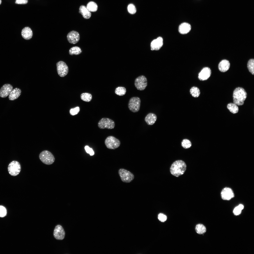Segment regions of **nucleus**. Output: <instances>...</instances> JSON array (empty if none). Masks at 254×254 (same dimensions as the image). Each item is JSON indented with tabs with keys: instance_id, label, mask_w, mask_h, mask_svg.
Returning <instances> with one entry per match:
<instances>
[{
	"instance_id": "nucleus-26",
	"label": "nucleus",
	"mask_w": 254,
	"mask_h": 254,
	"mask_svg": "<svg viewBox=\"0 0 254 254\" xmlns=\"http://www.w3.org/2000/svg\"><path fill=\"white\" fill-rule=\"evenodd\" d=\"M86 7L91 12H96L98 9L97 5L95 2L93 1L89 2L87 4Z\"/></svg>"
},
{
	"instance_id": "nucleus-3",
	"label": "nucleus",
	"mask_w": 254,
	"mask_h": 254,
	"mask_svg": "<svg viewBox=\"0 0 254 254\" xmlns=\"http://www.w3.org/2000/svg\"><path fill=\"white\" fill-rule=\"evenodd\" d=\"M39 157L41 162L47 165H51L54 162L55 158L53 154L48 151H44L40 153Z\"/></svg>"
},
{
	"instance_id": "nucleus-36",
	"label": "nucleus",
	"mask_w": 254,
	"mask_h": 254,
	"mask_svg": "<svg viewBox=\"0 0 254 254\" xmlns=\"http://www.w3.org/2000/svg\"><path fill=\"white\" fill-rule=\"evenodd\" d=\"M167 217L164 214L160 213L158 215V219L159 221L162 222H164L166 221L167 219Z\"/></svg>"
},
{
	"instance_id": "nucleus-17",
	"label": "nucleus",
	"mask_w": 254,
	"mask_h": 254,
	"mask_svg": "<svg viewBox=\"0 0 254 254\" xmlns=\"http://www.w3.org/2000/svg\"><path fill=\"white\" fill-rule=\"evenodd\" d=\"M230 67L229 61L226 60H222L219 63L218 68L221 72H225L227 71Z\"/></svg>"
},
{
	"instance_id": "nucleus-8",
	"label": "nucleus",
	"mask_w": 254,
	"mask_h": 254,
	"mask_svg": "<svg viewBox=\"0 0 254 254\" xmlns=\"http://www.w3.org/2000/svg\"><path fill=\"white\" fill-rule=\"evenodd\" d=\"M98 126L101 129H112L115 127V124L114 122L112 119L107 118H103L99 121Z\"/></svg>"
},
{
	"instance_id": "nucleus-34",
	"label": "nucleus",
	"mask_w": 254,
	"mask_h": 254,
	"mask_svg": "<svg viewBox=\"0 0 254 254\" xmlns=\"http://www.w3.org/2000/svg\"><path fill=\"white\" fill-rule=\"evenodd\" d=\"M79 107H77L71 109L70 111V113L71 115H74L77 114L79 112Z\"/></svg>"
},
{
	"instance_id": "nucleus-39",
	"label": "nucleus",
	"mask_w": 254,
	"mask_h": 254,
	"mask_svg": "<svg viewBox=\"0 0 254 254\" xmlns=\"http://www.w3.org/2000/svg\"><path fill=\"white\" fill-rule=\"evenodd\" d=\"M1 2H2L1 0H0V5L1 4Z\"/></svg>"
},
{
	"instance_id": "nucleus-33",
	"label": "nucleus",
	"mask_w": 254,
	"mask_h": 254,
	"mask_svg": "<svg viewBox=\"0 0 254 254\" xmlns=\"http://www.w3.org/2000/svg\"><path fill=\"white\" fill-rule=\"evenodd\" d=\"M128 12L131 14H133L136 12V9L135 6L132 4H129L127 7Z\"/></svg>"
},
{
	"instance_id": "nucleus-24",
	"label": "nucleus",
	"mask_w": 254,
	"mask_h": 254,
	"mask_svg": "<svg viewBox=\"0 0 254 254\" xmlns=\"http://www.w3.org/2000/svg\"><path fill=\"white\" fill-rule=\"evenodd\" d=\"M82 50L79 47L74 46L71 48L69 50V53L70 55H77L81 53Z\"/></svg>"
},
{
	"instance_id": "nucleus-13",
	"label": "nucleus",
	"mask_w": 254,
	"mask_h": 254,
	"mask_svg": "<svg viewBox=\"0 0 254 254\" xmlns=\"http://www.w3.org/2000/svg\"><path fill=\"white\" fill-rule=\"evenodd\" d=\"M67 40L70 43L75 44L79 40L80 35L79 33L77 31H72L69 32L67 36Z\"/></svg>"
},
{
	"instance_id": "nucleus-30",
	"label": "nucleus",
	"mask_w": 254,
	"mask_h": 254,
	"mask_svg": "<svg viewBox=\"0 0 254 254\" xmlns=\"http://www.w3.org/2000/svg\"><path fill=\"white\" fill-rule=\"evenodd\" d=\"M254 59H250L248 61L247 67L248 69L252 74L254 75Z\"/></svg>"
},
{
	"instance_id": "nucleus-5",
	"label": "nucleus",
	"mask_w": 254,
	"mask_h": 254,
	"mask_svg": "<svg viewBox=\"0 0 254 254\" xmlns=\"http://www.w3.org/2000/svg\"><path fill=\"white\" fill-rule=\"evenodd\" d=\"M118 173L121 180L124 183H130L134 178V175L132 173L125 169H120L119 170Z\"/></svg>"
},
{
	"instance_id": "nucleus-18",
	"label": "nucleus",
	"mask_w": 254,
	"mask_h": 254,
	"mask_svg": "<svg viewBox=\"0 0 254 254\" xmlns=\"http://www.w3.org/2000/svg\"><path fill=\"white\" fill-rule=\"evenodd\" d=\"M21 35L24 39L29 40L32 37L33 33L31 29L29 27H26L24 28L22 30Z\"/></svg>"
},
{
	"instance_id": "nucleus-21",
	"label": "nucleus",
	"mask_w": 254,
	"mask_h": 254,
	"mask_svg": "<svg viewBox=\"0 0 254 254\" xmlns=\"http://www.w3.org/2000/svg\"><path fill=\"white\" fill-rule=\"evenodd\" d=\"M21 93V90L16 88L13 89L9 93L8 96L9 99L11 101L15 100L19 97Z\"/></svg>"
},
{
	"instance_id": "nucleus-2",
	"label": "nucleus",
	"mask_w": 254,
	"mask_h": 254,
	"mask_svg": "<svg viewBox=\"0 0 254 254\" xmlns=\"http://www.w3.org/2000/svg\"><path fill=\"white\" fill-rule=\"evenodd\" d=\"M186 168V165L183 161L178 160L174 162L170 168L171 174L173 175L178 177L183 174Z\"/></svg>"
},
{
	"instance_id": "nucleus-29",
	"label": "nucleus",
	"mask_w": 254,
	"mask_h": 254,
	"mask_svg": "<svg viewBox=\"0 0 254 254\" xmlns=\"http://www.w3.org/2000/svg\"><path fill=\"white\" fill-rule=\"evenodd\" d=\"M80 97L82 100L86 102H90L92 99L91 94L88 93H82Z\"/></svg>"
},
{
	"instance_id": "nucleus-15",
	"label": "nucleus",
	"mask_w": 254,
	"mask_h": 254,
	"mask_svg": "<svg viewBox=\"0 0 254 254\" xmlns=\"http://www.w3.org/2000/svg\"><path fill=\"white\" fill-rule=\"evenodd\" d=\"M13 89V86L10 84H4L0 89V97L2 98L6 97Z\"/></svg>"
},
{
	"instance_id": "nucleus-31",
	"label": "nucleus",
	"mask_w": 254,
	"mask_h": 254,
	"mask_svg": "<svg viewBox=\"0 0 254 254\" xmlns=\"http://www.w3.org/2000/svg\"><path fill=\"white\" fill-rule=\"evenodd\" d=\"M192 145L191 142L187 139H183L181 142L182 147L185 149H188Z\"/></svg>"
},
{
	"instance_id": "nucleus-19",
	"label": "nucleus",
	"mask_w": 254,
	"mask_h": 254,
	"mask_svg": "<svg viewBox=\"0 0 254 254\" xmlns=\"http://www.w3.org/2000/svg\"><path fill=\"white\" fill-rule=\"evenodd\" d=\"M191 28V26L190 24L187 23H183L179 25V31L181 34H186L190 32Z\"/></svg>"
},
{
	"instance_id": "nucleus-16",
	"label": "nucleus",
	"mask_w": 254,
	"mask_h": 254,
	"mask_svg": "<svg viewBox=\"0 0 254 254\" xmlns=\"http://www.w3.org/2000/svg\"><path fill=\"white\" fill-rule=\"evenodd\" d=\"M163 44V39L160 37L154 40L151 42V50H159Z\"/></svg>"
},
{
	"instance_id": "nucleus-28",
	"label": "nucleus",
	"mask_w": 254,
	"mask_h": 254,
	"mask_svg": "<svg viewBox=\"0 0 254 254\" xmlns=\"http://www.w3.org/2000/svg\"><path fill=\"white\" fill-rule=\"evenodd\" d=\"M126 92V88L123 87L119 86L117 88L115 89V93L117 95L119 96H122L125 95Z\"/></svg>"
},
{
	"instance_id": "nucleus-25",
	"label": "nucleus",
	"mask_w": 254,
	"mask_h": 254,
	"mask_svg": "<svg viewBox=\"0 0 254 254\" xmlns=\"http://www.w3.org/2000/svg\"><path fill=\"white\" fill-rule=\"evenodd\" d=\"M195 230L196 232L199 234H203L205 233L206 231V229L205 226L200 224H198L196 226Z\"/></svg>"
},
{
	"instance_id": "nucleus-7",
	"label": "nucleus",
	"mask_w": 254,
	"mask_h": 254,
	"mask_svg": "<svg viewBox=\"0 0 254 254\" xmlns=\"http://www.w3.org/2000/svg\"><path fill=\"white\" fill-rule=\"evenodd\" d=\"M21 166L19 163L16 161L11 162L9 164L8 170L9 174L12 176H15L18 175L20 172Z\"/></svg>"
},
{
	"instance_id": "nucleus-37",
	"label": "nucleus",
	"mask_w": 254,
	"mask_h": 254,
	"mask_svg": "<svg viewBox=\"0 0 254 254\" xmlns=\"http://www.w3.org/2000/svg\"><path fill=\"white\" fill-rule=\"evenodd\" d=\"M85 149L86 152L89 154L90 155H93L94 154V153L92 149L90 148L88 146H86L85 147Z\"/></svg>"
},
{
	"instance_id": "nucleus-11",
	"label": "nucleus",
	"mask_w": 254,
	"mask_h": 254,
	"mask_svg": "<svg viewBox=\"0 0 254 254\" xmlns=\"http://www.w3.org/2000/svg\"><path fill=\"white\" fill-rule=\"evenodd\" d=\"M53 236L55 238L58 240H61L64 238L65 233L63 227L58 225L56 226L54 229Z\"/></svg>"
},
{
	"instance_id": "nucleus-38",
	"label": "nucleus",
	"mask_w": 254,
	"mask_h": 254,
	"mask_svg": "<svg viewBox=\"0 0 254 254\" xmlns=\"http://www.w3.org/2000/svg\"><path fill=\"white\" fill-rule=\"evenodd\" d=\"M28 0H16L15 3L19 4H27Z\"/></svg>"
},
{
	"instance_id": "nucleus-12",
	"label": "nucleus",
	"mask_w": 254,
	"mask_h": 254,
	"mask_svg": "<svg viewBox=\"0 0 254 254\" xmlns=\"http://www.w3.org/2000/svg\"><path fill=\"white\" fill-rule=\"evenodd\" d=\"M221 196L223 200H229L234 197V194L231 189L229 187H226L222 190L221 192Z\"/></svg>"
},
{
	"instance_id": "nucleus-4",
	"label": "nucleus",
	"mask_w": 254,
	"mask_h": 254,
	"mask_svg": "<svg viewBox=\"0 0 254 254\" xmlns=\"http://www.w3.org/2000/svg\"><path fill=\"white\" fill-rule=\"evenodd\" d=\"M141 104V100L138 97H134L130 99L128 106L129 110L133 112H138L139 110Z\"/></svg>"
},
{
	"instance_id": "nucleus-6",
	"label": "nucleus",
	"mask_w": 254,
	"mask_h": 254,
	"mask_svg": "<svg viewBox=\"0 0 254 254\" xmlns=\"http://www.w3.org/2000/svg\"><path fill=\"white\" fill-rule=\"evenodd\" d=\"M105 144L107 147L111 149H115L118 148L120 144V141L113 136H109L106 139Z\"/></svg>"
},
{
	"instance_id": "nucleus-20",
	"label": "nucleus",
	"mask_w": 254,
	"mask_h": 254,
	"mask_svg": "<svg viewBox=\"0 0 254 254\" xmlns=\"http://www.w3.org/2000/svg\"><path fill=\"white\" fill-rule=\"evenodd\" d=\"M157 119L156 115L153 113H150L147 115L145 118V121L147 125H152L155 122Z\"/></svg>"
},
{
	"instance_id": "nucleus-9",
	"label": "nucleus",
	"mask_w": 254,
	"mask_h": 254,
	"mask_svg": "<svg viewBox=\"0 0 254 254\" xmlns=\"http://www.w3.org/2000/svg\"><path fill=\"white\" fill-rule=\"evenodd\" d=\"M134 84L135 87L138 90H143L147 86V78L143 75L140 76L135 79Z\"/></svg>"
},
{
	"instance_id": "nucleus-10",
	"label": "nucleus",
	"mask_w": 254,
	"mask_h": 254,
	"mask_svg": "<svg viewBox=\"0 0 254 254\" xmlns=\"http://www.w3.org/2000/svg\"><path fill=\"white\" fill-rule=\"evenodd\" d=\"M56 65L57 73L60 76L63 77L67 75L68 72V69L64 62L60 61L57 63Z\"/></svg>"
},
{
	"instance_id": "nucleus-35",
	"label": "nucleus",
	"mask_w": 254,
	"mask_h": 254,
	"mask_svg": "<svg viewBox=\"0 0 254 254\" xmlns=\"http://www.w3.org/2000/svg\"><path fill=\"white\" fill-rule=\"evenodd\" d=\"M7 214V210L6 208L4 206H0V217H5Z\"/></svg>"
},
{
	"instance_id": "nucleus-23",
	"label": "nucleus",
	"mask_w": 254,
	"mask_h": 254,
	"mask_svg": "<svg viewBox=\"0 0 254 254\" xmlns=\"http://www.w3.org/2000/svg\"><path fill=\"white\" fill-rule=\"evenodd\" d=\"M227 107L231 112L234 114L237 113L238 111V107L234 103H228L227 105Z\"/></svg>"
},
{
	"instance_id": "nucleus-27",
	"label": "nucleus",
	"mask_w": 254,
	"mask_h": 254,
	"mask_svg": "<svg viewBox=\"0 0 254 254\" xmlns=\"http://www.w3.org/2000/svg\"><path fill=\"white\" fill-rule=\"evenodd\" d=\"M190 92L191 95L195 98L198 97L200 94L199 89L196 87H193L190 89Z\"/></svg>"
},
{
	"instance_id": "nucleus-22",
	"label": "nucleus",
	"mask_w": 254,
	"mask_h": 254,
	"mask_svg": "<svg viewBox=\"0 0 254 254\" xmlns=\"http://www.w3.org/2000/svg\"><path fill=\"white\" fill-rule=\"evenodd\" d=\"M79 12L82 14L83 17L85 19H89L91 16V12L85 6L81 5L80 7Z\"/></svg>"
},
{
	"instance_id": "nucleus-14",
	"label": "nucleus",
	"mask_w": 254,
	"mask_h": 254,
	"mask_svg": "<svg viewBox=\"0 0 254 254\" xmlns=\"http://www.w3.org/2000/svg\"><path fill=\"white\" fill-rule=\"evenodd\" d=\"M211 74L210 69L208 67L203 68L198 74V78L201 81H204L207 79Z\"/></svg>"
},
{
	"instance_id": "nucleus-32",
	"label": "nucleus",
	"mask_w": 254,
	"mask_h": 254,
	"mask_svg": "<svg viewBox=\"0 0 254 254\" xmlns=\"http://www.w3.org/2000/svg\"><path fill=\"white\" fill-rule=\"evenodd\" d=\"M244 206L242 204H240L236 207L234 209L233 213L236 215L240 214L241 213L242 210L244 208Z\"/></svg>"
},
{
	"instance_id": "nucleus-1",
	"label": "nucleus",
	"mask_w": 254,
	"mask_h": 254,
	"mask_svg": "<svg viewBox=\"0 0 254 254\" xmlns=\"http://www.w3.org/2000/svg\"><path fill=\"white\" fill-rule=\"evenodd\" d=\"M233 103L237 105H243L247 97V93L243 88L238 87L234 90L233 94Z\"/></svg>"
}]
</instances>
